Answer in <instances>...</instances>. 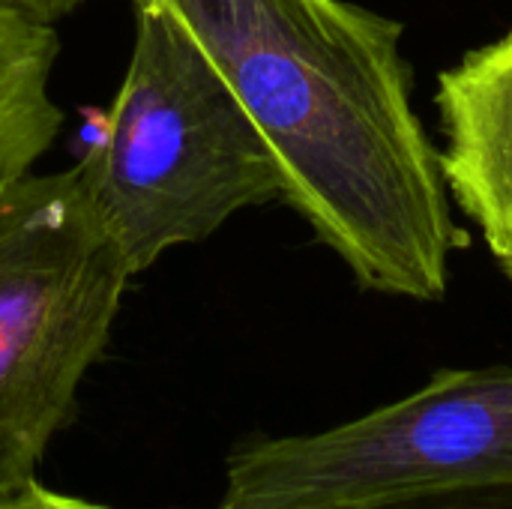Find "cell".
Wrapping results in <instances>:
<instances>
[{
    "label": "cell",
    "mask_w": 512,
    "mask_h": 509,
    "mask_svg": "<svg viewBox=\"0 0 512 509\" xmlns=\"http://www.w3.org/2000/svg\"><path fill=\"white\" fill-rule=\"evenodd\" d=\"M12 3H21L24 9L36 12L39 18L57 24L60 18H66L69 12H75L84 0H12Z\"/></svg>",
    "instance_id": "9c48e42d"
},
{
    "label": "cell",
    "mask_w": 512,
    "mask_h": 509,
    "mask_svg": "<svg viewBox=\"0 0 512 509\" xmlns=\"http://www.w3.org/2000/svg\"><path fill=\"white\" fill-rule=\"evenodd\" d=\"M57 54L51 21L0 0V183L30 174L63 126V108L48 90Z\"/></svg>",
    "instance_id": "8992f818"
},
{
    "label": "cell",
    "mask_w": 512,
    "mask_h": 509,
    "mask_svg": "<svg viewBox=\"0 0 512 509\" xmlns=\"http://www.w3.org/2000/svg\"><path fill=\"white\" fill-rule=\"evenodd\" d=\"M0 509H111L105 504H96V501H87V498H78V495H66V492H54L48 486H42L39 480L21 492L18 498L0 504Z\"/></svg>",
    "instance_id": "ba28073f"
},
{
    "label": "cell",
    "mask_w": 512,
    "mask_h": 509,
    "mask_svg": "<svg viewBox=\"0 0 512 509\" xmlns=\"http://www.w3.org/2000/svg\"><path fill=\"white\" fill-rule=\"evenodd\" d=\"M441 171L512 285V30L438 75Z\"/></svg>",
    "instance_id": "5b68a950"
},
{
    "label": "cell",
    "mask_w": 512,
    "mask_h": 509,
    "mask_svg": "<svg viewBox=\"0 0 512 509\" xmlns=\"http://www.w3.org/2000/svg\"><path fill=\"white\" fill-rule=\"evenodd\" d=\"M129 279L78 165L0 183V504L39 480Z\"/></svg>",
    "instance_id": "3957f363"
},
{
    "label": "cell",
    "mask_w": 512,
    "mask_h": 509,
    "mask_svg": "<svg viewBox=\"0 0 512 509\" xmlns=\"http://www.w3.org/2000/svg\"><path fill=\"white\" fill-rule=\"evenodd\" d=\"M135 3V45L78 171L135 273L204 243L234 213L282 198L276 156L183 21Z\"/></svg>",
    "instance_id": "7a4b0ae2"
},
{
    "label": "cell",
    "mask_w": 512,
    "mask_h": 509,
    "mask_svg": "<svg viewBox=\"0 0 512 509\" xmlns=\"http://www.w3.org/2000/svg\"><path fill=\"white\" fill-rule=\"evenodd\" d=\"M512 480V366L441 369L417 393L312 435L240 444L216 509H336Z\"/></svg>",
    "instance_id": "277c9868"
},
{
    "label": "cell",
    "mask_w": 512,
    "mask_h": 509,
    "mask_svg": "<svg viewBox=\"0 0 512 509\" xmlns=\"http://www.w3.org/2000/svg\"><path fill=\"white\" fill-rule=\"evenodd\" d=\"M336 509H512V480L456 489H426Z\"/></svg>",
    "instance_id": "52a82bcc"
},
{
    "label": "cell",
    "mask_w": 512,
    "mask_h": 509,
    "mask_svg": "<svg viewBox=\"0 0 512 509\" xmlns=\"http://www.w3.org/2000/svg\"><path fill=\"white\" fill-rule=\"evenodd\" d=\"M219 66L267 138L282 201L363 291L438 303L453 222L402 54V24L351 0H156Z\"/></svg>",
    "instance_id": "6da1fadb"
}]
</instances>
